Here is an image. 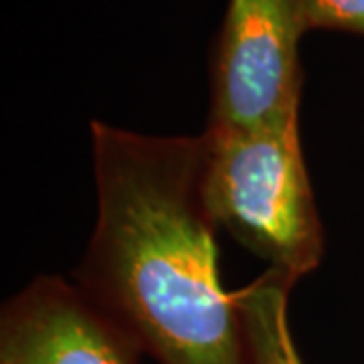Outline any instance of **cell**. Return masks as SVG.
<instances>
[{
	"instance_id": "6da1fadb",
	"label": "cell",
	"mask_w": 364,
	"mask_h": 364,
	"mask_svg": "<svg viewBox=\"0 0 364 364\" xmlns=\"http://www.w3.org/2000/svg\"><path fill=\"white\" fill-rule=\"evenodd\" d=\"M203 136L91 122L97 221L77 286L160 364H251L237 294L217 269Z\"/></svg>"
},
{
	"instance_id": "7a4b0ae2",
	"label": "cell",
	"mask_w": 364,
	"mask_h": 364,
	"mask_svg": "<svg viewBox=\"0 0 364 364\" xmlns=\"http://www.w3.org/2000/svg\"><path fill=\"white\" fill-rule=\"evenodd\" d=\"M200 191L217 231L296 284L324 255V229L299 138V109L253 130H210Z\"/></svg>"
},
{
	"instance_id": "3957f363",
	"label": "cell",
	"mask_w": 364,
	"mask_h": 364,
	"mask_svg": "<svg viewBox=\"0 0 364 364\" xmlns=\"http://www.w3.org/2000/svg\"><path fill=\"white\" fill-rule=\"evenodd\" d=\"M299 0H229L210 67V130H253L301 105Z\"/></svg>"
},
{
	"instance_id": "277c9868",
	"label": "cell",
	"mask_w": 364,
	"mask_h": 364,
	"mask_svg": "<svg viewBox=\"0 0 364 364\" xmlns=\"http://www.w3.org/2000/svg\"><path fill=\"white\" fill-rule=\"evenodd\" d=\"M138 340L63 277L41 275L2 306L0 364H140Z\"/></svg>"
},
{
	"instance_id": "5b68a950",
	"label": "cell",
	"mask_w": 364,
	"mask_h": 364,
	"mask_svg": "<svg viewBox=\"0 0 364 364\" xmlns=\"http://www.w3.org/2000/svg\"><path fill=\"white\" fill-rule=\"evenodd\" d=\"M296 282L267 269L235 291L245 320L251 364H304L289 330L287 301Z\"/></svg>"
},
{
	"instance_id": "8992f818",
	"label": "cell",
	"mask_w": 364,
	"mask_h": 364,
	"mask_svg": "<svg viewBox=\"0 0 364 364\" xmlns=\"http://www.w3.org/2000/svg\"><path fill=\"white\" fill-rule=\"evenodd\" d=\"M306 31L326 28L364 37V0H299Z\"/></svg>"
}]
</instances>
